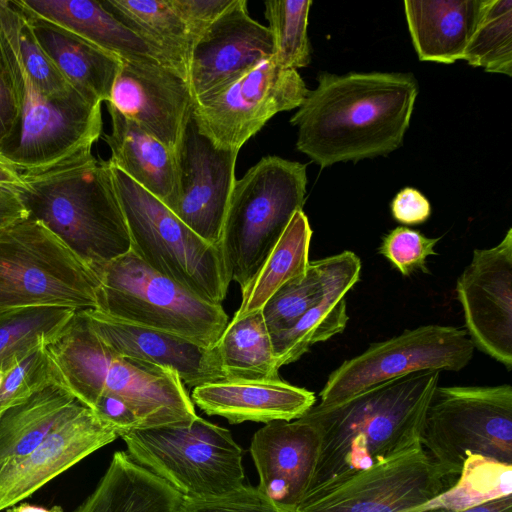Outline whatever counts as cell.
I'll return each mask as SVG.
<instances>
[{"mask_svg": "<svg viewBox=\"0 0 512 512\" xmlns=\"http://www.w3.org/2000/svg\"><path fill=\"white\" fill-rule=\"evenodd\" d=\"M290 123L296 147L321 168L387 155L409 127L418 84L399 72H321Z\"/></svg>", "mask_w": 512, "mask_h": 512, "instance_id": "6da1fadb", "label": "cell"}, {"mask_svg": "<svg viewBox=\"0 0 512 512\" xmlns=\"http://www.w3.org/2000/svg\"><path fill=\"white\" fill-rule=\"evenodd\" d=\"M439 377V371L416 372L336 405H313L302 417L316 427L321 443L304 499L421 446L426 410Z\"/></svg>", "mask_w": 512, "mask_h": 512, "instance_id": "7a4b0ae2", "label": "cell"}, {"mask_svg": "<svg viewBox=\"0 0 512 512\" xmlns=\"http://www.w3.org/2000/svg\"><path fill=\"white\" fill-rule=\"evenodd\" d=\"M46 348L63 385L91 408L102 394L122 399L140 421V429L185 424L198 416L178 374L169 368L119 355L76 311Z\"/></svg>", "mask_w": 512, "mask_h": 512, "instance_id": "3957f363", "label": "cell"}, {"mask_svg": "<svg viewBox=\"0 0 512 512\" xmlns=\"http://www.w3.org/2000/svg\"><path fill=\"white\" fill-rule=\"evenodd\" d=\"M20 198L94 273L131 250L108 160L93 154L37 173H22Z\"/></svg>", "mask_w": 512, "mask_h": 512, "instance_id": "277c9868", "label": "cell"}, {"mask_svg": "<svg viewBox=\"0 0 512 512\" xmlns=\"http://www.w3.org/2000/svg\"><path fill=\"white\" fill-rule=\"evenodd\" d=\"M306 165L265 156L236 179L218 246L226 275L243 289L293 215L303 210Z\"/></svg>", "mask_w": 512, "mask_h": 512, "instance_id": "5b68a950", "label": "cell"}, {"mask_svg": "<svg viewBox=\"0 0 512 512\" xmlns=\"http://www.w3.org/2000/svg\"><path fill=\"white\" fill-rule=\"evenodd\" d=\"M110 167L131 251L153 271L207 302L221 304L230 281L219 248L120 169Z\"/></svg>", "mask_w": 512, "mask_h": 512, "instance_id": "8992f818", "label": "cell"}, {"mask_svg": "<svg viewBox=\"0 0 512 512\" xmlns=\"http://www.w3.org/2000/svg\"><path fill=\"white\" fill-rule=\"evenodd\" d=\"M96 310L117 320L212 347L228 324L221 304L207 302L153 271L131 250L99 268Z\"/></svg>", "mask_w": 512, "mask_h": 512, "instance_id": "52a82bcc", "label": "cell"}, {"mask_svg": "<svg viewBox=\"0 0 512 512\" xmlns=\"http://www.w3.org/2000/svg\"><path fill=\"white\" fill-rule=\"evenodd\" d=\"M127 453L186 499H211L245 485L243 451L230 431L199 416L190 423L135 429Z\"/></svg>", "mask_w": 512, "mask_h": 512, "instance_id": "ba28073f", "label": "cell"}, {"mask_svg": "<svg viewBox=\"0 0 512 512\" xmlns=\"http://www.w3.org/2000/svg\"><path fill=\"white\" fill-rule=\"evenodd\" d=\"M98 278L41 221L0 232V313L25 307L96 309Z\"/></svg>", "mask_w": 512, "mask_h": 512, "instance_id": "9c48e42d", "label": "cell"}, {"mask_svg": "<svg viewBox=\"0 0 512 512\" xmlns=\"http://www.w3.org/2000/svg\"><path fill=\"white\" fill-rule=\"evenodd\" d=\"M421 446L454 483L469 456L512 465V387L437 386Z\"/></svg>", "mask_w": 512, "mask_h": 512, "instance_id": "30bf717a", "label": "cell"}, {"mask_svg": "<svg viewBox=\"0 0 512 512\" xmlns=\"http://www.w3.org/2000/svg\"><path fill=\"white\" fill-rule=\"evenodd\" d=\"M474 345L463 328L429 324L370 345L344 361L328 377L321 406L339 404L381 383L421 371H460L472 359Z\"/></svg>", "mask_w": 512, "mask_h": 512, "instance_id": "8fae6325", "label": "cell"}, {"mask_svg": "<svg viewBox=\"0 0 512 512\" xmlns=\"http://www.w3.org/2000/svg\"><path fill=\"white\" fill-rule=\"evenodd\" d=\"M307 92L297 70L281 67L271 56L194 99L192 114L217 147L239 152L274 115L298 108Z\"/></svg>", "mask_w": 512, "mask_h": 512, "instance_id": "7c38bea8", "label": "cell"}, {"mask_svg": "<svg viewBox=\"0 0 512 512\" xmlns=\"http://www.w3.org/2000/svg\"><path fill=\"white\" fill-rule=\"evenodd\" d=\"M454 484L419 446L358 472L318 496L303 499L296 509L298 512H419Z\"/></svg>", "mask_w": 512, "mask_h": 512, "instance_id": "4fadbf2b", "label": "cell"}, {"mask_svg": "<svg viewBox=\"0 0 512 512\" xmlns=\"http://www.w3.org/2000/svg\"><path fill=\"white\" fill-rule=\"evenodd\" d=\"M174 153L176 189L168 208L200 238L218 247L239 152L217 147L199 130L191 111Z\"/></svg>", "mask_w": 512, "mask_h": 512, "instance_id": "5bb4252c", "label": "cell"}, {"mask_svg": "<svg viewBox=\"0 0 512 512\" xmlns=\"http://www.w3.org/2000/svg\"><path fill=\"white\" fill-rule=\"evenodd\" d=\"M475 348L512 368V229L494 247L475 249L456 282Z\"/></svg>", "mask_w": 512, "mask_h": 512, "instance_id": "9a60e30c", "label": "cell"}, {"mask_svg": "<svg viewBox=\"0 0 512 512\" xmlns=\"http://www.w3.org/2000/svg\"><path fill=\"white\" fill-rule=\"evenodd\" d=\"M107 103L175 151L193 98L188 82L172 68L151 59L120 58Z\"/></svg>", "mask_w": 512, "mask_h": 512, "instance_id": "2e32d148", "label": "cell"}, {"mask_svg": "<svg viewBox=\"0 0 512 512\" xmlns=\"http://www.w3.org/2000/svg\"><path fill=\"white\" fill-rule=\"evenodd\" d=\"M118 437L113 426L83 405L34 450L0 462V512Z\"/></svg>", "mask_w": 512, "mask_h": 512, "instance_id": "e0dca14e", "label": "cell"}, {"mask_svg": "<svg viewBox=\"0 0 512 512\" xmlns=\"http://www.w3.org/2000/svg\"><path fill=\"white\" fill-rule=\"evenodd\" d=\"M269 28L254 20L246 0H235L195 41L188 84L193 100L273 56Z\"/></svg>", "mask_w": 512, "mask_h": 512, "instance_id": "ac0fdd59", "label": "cell"}, {"mask_svg": "<svg viewBox=\"0 0 512 512\" xmlns=\"http://www.w3.org/2000/svg\"><path fill=\"white\" fill-rule=\"evenodd\" d=\"M320 443L318 430L303 417L266 423L250 444L259 476L257 488L275 502L296 509L311 485Z\"/></svg>", "mask_w": 512, "mask_h": 512, "instance_id": "d6986e66", "label": "cell"}, {"mask_svg": "<svg viewBox=\"0 0 512 512\" xmlns=\"http://www.w3.org/2000/svg\"><path fill=\"white\" fill-rule=\"evenodd\" d=\"M83 312L98 338L119 355L172 369L193 388L226 379L216 344L204 347L170 333L117 320L96 309Z\"/></svg>", "mask_w": 512, "mask_h": 512, "instance_id": "ffe728a7", "label": "cell"}, {"mask_svg": "<svg viewBox=\"0 0 512 512\" xmlns=\"http://www.w3.org/2000/svg\"><path fill=\"white\" fill-rule=\"evenodd\" d=\"M190 398L207 415L221 416L231 424L292 421L316 402L313 392L281 379H224L194 387Z\"/></svg>", "mask_w": 512, "mask_h": 512, "instance_id": "44dd1931", "label": "cell"}, {"mask_svg": "<svg viewBox=\"0 0 512 512\" xmlns=\"http://www.w3.org/2000/svg\"><path fill=\"white\" fill-rule=\"evenodd\" d=\"M320 263L324 278L321 299L292 328L271 336L279 369L346 328V295L360 278L361 261L355 253L343 251L320 259Z\"/></svg>", "mask_w": 512, "mask_h": 512, "instance_id": "7402d4cb", "label": "cell"}, {"mask_svg": "<svg viewBox=\"0 0 512 512\" xmlns=\"http://www.w3.org/2000/svg\"><path fill=\"white\" fill-rule=\"evenodd\" d=\"M487 0H407L404 10L421 61L463 59Z\"/></svg>", "mask_w": 512, "mask_h": 512, "instance_id": "603a6c76", "label": "cell"}, {"mask_svg": "<svg viewBox=\"0 0 512 512\" xmlns=\"http://www.w3.org/2000/svg\"><path fill=\"white\" fill-rule=\"evenodd\" d=\"M21 8L29 18L37 42L63 77L87 99L107 103L120 58Z\"/></svg>", "mask_w": 512, "mask_h": 512, "instance_id": "cb8c5ba5", "label": "cell"}, {"mask_svg": "<svg viewBox=\"0 0 512 512\" xmlns=\"http://www.w3.org/2000/svg\"><path fill=\"white\" fill-rule=\"evenodd\" d=\"M106 105L111 118V132L104 135L111 151L109 163L168 207L176 189L174 151Z\"/></svg>", "mask_w": 512, "mask_h": 512, "instance_id": "d4e9b609", "label": "cell"}, {"mask_svg": "<svg viewBox=\"0 0 512 512\" xmlns=\"http://www.w3.org/2000/svg\"><path fill=\"white\" fill-rule=\"evenodd\" d=\"M183 500L127 451H117L96 489L75 512H179Z\"/></svg>", "mask_w": 512, "mask_h": 512, "instance_id": "484cf974", "label": "cell"}, {"mask_svg": "<svg viewBox=\"0 0 512 512\" xmlns=\"http://www.w3.org/2000/svg\"><path fill=\"white\" fill-rule=\"evenodd\" d=\"M18 1L27 12L55 23L119 58L151 59L168 66L157 51L105 9L100 1Z\"/></svg>", "mask_w": 512, "mask_h": 512, "instance_id": "4316f807", "label": "cell"}, {"mask_svg": "<svg viewBox=\"0 0 512 512\" xmlns=\"http://www.w3.org/2000/svg\"><path fill=\"white\" fill-rule=\"evenodd\" d=\"M83 404L61 382L51 383L0 416V462L28 454Z\"/></svg>", "mask_w": 512, "mask_h": 512, "instance_id": "83f0119b", "label": "cell"}, {"mask_svg": "<svg viewBox=\"0 0 512 512\" xmlns=\"http://www.w3.org/2000/svg\"><path fill=\"white\" fill-rule=\"evenodd\" d=\"M101 4L188 82L193 39L171 0H101Z\"/></svg>", "mask_w": 512, "mask_h": 512, "instance_id": "f1b7e54d", "label": "cell"}, {"mask_svg": "<svg viewBox=\"0 0 512 512\" xmlns=\"http://www.w3.org/2000/svg\"><path fill=\"white\" fill-rule=\"evenodd\" d=\"M311 238L307 216L303 210L297 211L259 270L241 289V304L233 318L261 310L282 286L306 273Z\"/></svg>", "mask_w": 512, "mask_h": 512, "instance_id": "f546056e", "label": "cell"}, {"mask_svg": "<svg viewBox=\"0 0 512 512\" xmlns=\"http://www.w3.org/2000/svg\"><path fill=\"white\" fill-rule=\"evenodd\" d=\"M216 349L226 379H280L272 338L261 310L232 318Z\"/></svg>", "mask_w": 512, "mask_h": 512, "instance_id": "4dcf8cb0", "label": "cell"}, {"mask_svg": "<svg viewBox=\"0 0 512 512\" xmlns=\"http://www.w3.org/2000/svg\"><path fill=\"white\" fill-rule=\"evenodd\" d=\"M76 311L61 306H34L0 313V377L35 347L55 337Z\"/></svg>", "mask_w": 512, "mask_h": 512, "instance_id": "1f68e13d", "label": "cell"}, {"mask_svg": "<svg viewBox=\"0 0 512 512\" xmlns=\"http://www.w3.org/2000/svg\"><path fill=\"white\" fill-rule=\"evenodd\" d=\"M0 33L12 44L33 83L44 94L62 99L78 92L37 42L29 18L17 0H0Z\"/></svg>", "mask_w": 512, "mask_h": 512, "instance_id": "d6a6232c", "label": "cell"}, {"mask_svg": "<svg viewBox=\"0 0 512 512\" xmlns=\"http://www.w3.org/2000/svg\"><path fill=\"white\" fill-rule=\"evenodd\" d=\"M512 494V465L469 456L455 484L419 509L462 510Z\"/></svg>", "mask_w": 512, "mask_h": 512, "instance_id": "836d02e7", "label": "cell"}, {"mask_svg": "<svg viewBox=\"0 0 512 512\" xmlns=\"http://www.w3.org/2000/svg\"><path fill=\"white\" fill-rule=\"evenodd\" d=\"M463 60L486 72L512 76V0H487Z\"/></svg>", "mask_w": 512, "mask_h": 512, "instance_id": "e575fe53", "label": "cell"}, {"mask_svg": "<svg viewBox=\"0 0 512 512\" xmlns=\"http://www.w3.org/2000/svg\"><path fill=\"white\" fill-rule=\"evenodd\" d=\"M265 18L273 41V57L283 68L297 70L310 62L307 36L311 0H269Z\"/></svg>", "mask_w": 512, "mask_h": 512, "instance_id": "d590c367", "label": "cell"}, {"mask_svg": "<svg viewBox=\"0 0 512 512\" xmlns=\"http://www.w3.org/2000/svg\"><path fill=\"white\" fill-rule=\"evenodd\" d=\"M323 292L324 278L320 259L310 261L303 276L282 286L262 307L261 312L270 335L292 328L321 299Z\"/></svg>", "mask_w": 512, "mask_h": 512, "instance_id": "8d00e7d4", "label": "cell"}, {"mask_svg": "<svg viewBox=\"0 0 512 512\" xmlns=\"http://www.w3.org/2000/svg\"><path fill=\"white\" fill-rule=\"evenodd\" d=\"M55 382L62 383L60 375L46 343L40 344L0 377V416L10 407Z\"/></svg>", "mask_w": 512, "mask_h": 512, "instance_id": "74e56055", "label": "cell"}, {"mask_svg": "<svg viewBox=\"0 0 512 512\" xmlns=\"http://www.w3.org/2000/svg\"><path fill=\"white\" fill-rule=\"evenodd\" d=\"M439 240V237L430 238L417 230L399 226L383 237L378 252L407 277L418 270L428 272L427 257L436 254Z\"/></svg>", "mask_w": 512, "mask_h": 512, "instance_id": "f35d334b", "label": "cell"}, {"mask_svg": "<svg viewBox=\"0 0 512 512\" xmlns=\"http://www.w3.org/2000/svg\"><path fill=\"white\" fill-rule=\"evenodd\" d=\"M179 512H298L283 506L257 487L245 484L241 488L217 498H184Z\"/></svg>", "mask_w": 512, "mask_h": 512, "instance_id": "ab89813d", "label": "cell"}, {"mask_svg": "<svg viewBox=\"0 0 512 512\" xmlns=\"http://www.w3.org/2000/svg\"><path fill=\"white\" fill-rule=\"evenodd\" d=\"M185 22L193 43L235 0H171ZM194 45V44H193Z\"/></svg>", "mask_w": 512, "mask_h": 512, "instance_id": "60d3db41", "label": "cell"}, {"mask_svg": "<svg viewBox=\"0 0 512 512\" xmlns=\"http://www.w3.org/2000/svg\"><path fill=\"white\" fill-rule=\"evenodd\" d=\"M20 127V110L0 50V153L4 154L15 142Z\"/></svg>", "mask_w": 512, "mask_h": 512, "instance_id": "b9f144b4", "label": "cell"}, {"mask_svg": "<svg viewBox=\"0 0 512 512\" xmlns=\"http://www.w3.org/2000/svg\"><path fill=\"white\" fill-rule=\"evenodd\" d=\"M90 409L113 426L119 437L141 427L140 421L132 409L116 396L102 394Z\"/></svg>", "mask_w": 512, "mask_h": 512, "instance_id": "7bdbcfd3", "label": "cell"}, {"mask_svg": "<svg viewBox=\"0 0 512 512\" xmlns=\"http://www.w3.org/2000/svg\"><path fill=\"white\" fill-rule=\"evenodd\" d=\"M393 218L406 225H417L425 222L431 214V206L427 198L413 188L402 189L391 203Z\"/></svg>", "mask_w": 512, "mask_h": 512, "instance_id": "ee69618b", "label": "cell"}, {"mask_svg": "<svg viewBox=\"0 0 512 512\" xmlns=\"http://www.w3.org/2000/svg\"><path fill=\"white\" fill-rule=\"evenodd\" d=\"M29 214L17 192H0V232Z\"/></svg>", "mask_w": 512, "mask_h": 512, "instance_id": "f6af8a7d", "label": "cell"}, {"mask_svg": "<svg viewBox=\"0 0 512 512\" xmlns=\"http://www.w3.org/2000/svg\"><path fill=\"white\" fill-rule=\"evenodd\" d=\"M24 188L22 172L0 153V192H17L20 194Z\"/></svg>", "mask_w": 512, "mask_h": 512, "instance_id": "bcb514c9", "label": "cell"}, {"mask_svg": "<svg viewBox=\"0 0 512 512\" xmlns=\"http://www.w3.org/2000/svg\"><path fill=\"white\" fill-rule=\"evenodd\" d=\"M422 512H512V494L501 496L462 510L434 508Z\"/></svg>", "mask_w": 512, "mask_h": 512, "instance_id": "7dc6e473", "label": "cell"}, {"mask_svg": "<svg viewBox=\"0 0 512 512\" xmlns=\"http://www.w3.org/2000/svg\"><path fill=\"white\" fill-rule=\"evenodd\" d=\"M5 512H64V509L60 505H54L50 508H46L26 502H20L7 508Z\"/></svg>", "mask_w": 512, "mask_h": 512, "instance_id": "c3c4849f", "label": "cell"}]
</instances>
